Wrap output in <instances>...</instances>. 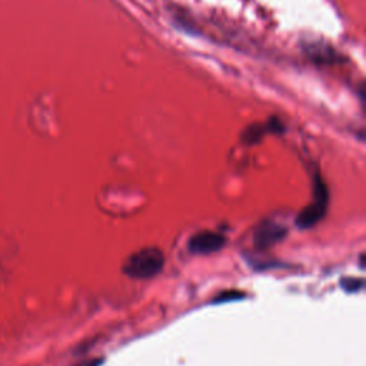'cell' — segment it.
<instances>
[{
	"label": "cell",
	"mask_w": 366,
	"mask_h": 366,
	"mask_svg": "<svg viewBox=\"0 0 366 366\" xmlns=\"http://www.w3.org/2000/svg\"><path fill=\"white\" fill-rule=\"evenodd\" d=\"M163 265V254L156 248H146L129 256L124 266V272L134 279H149L156 276Z\"/></svg>",
	"instance_id": "cell-1"
},
{
	"label": "cell",
	"mask_w": 366,
	"mask_h": 366,
	"mask_svg": "<svg viewBox=\"0 0 366 366\" xmlns=\"http://www.w3.org/2000/svg\"><path fill=\"white\" fill-rule=\"evenodd\" d=\"M328 199H329L328 189L322 179L318 176L315 180V201L300 212V215L296 219V225L300 229H308L317 225L326 212Z\"/></svg>",
	"instance_id": "cell-2"
},
{
	"label": "cell",
	"mask_w": 366,
	"mask_h": 366,
	"mask_svg": "<svg viewBox=\"0 0 366 366\" xmlns=\"http://www.w3.org/2000/svg\"><path fill=\"white\" fill-rule=\"evenodd\" d=\"M225 236L216 232H201L191 237L188 248L195 255H209L223 248L225 245Z\"/></svg>",
	"instance_id": "cell-3"
},
{
	"label": "cell",
	"mask_w": 366,
	"mask_h": 366,
	"mask_svg": "<svg viewBox=\"0 0 366 366\" xmlns=\"http://www.w3.org/2000/svg\"><path fill=\"white\" fill-rule=\"evenodd\" d=\"M285 235L286 230L281 225L273 222L262 223L255 232V245L258 248H269L278 243L281 239H283Z\"/></svg>",
	"instance_id": "cell-4"
},
{
	"label": "cell",
	"mask_w": 366,
	"mask_h": 366,
	"mask_svg": "<svg viewBox=\"0 0 366 366\" xmlns=\"http://www.w3.org/2000/svg\"><path fill=\"white\" fill-rule=\"evenodd\" d=\"M342 286L348 290V292H356L363 286V282L360 279H345L342 282Z\"/></svg>",
	"instance_id": "cell-5"
},
{
	"label": "cell",
	"mask_w": 366,
	"mask_h": 366,
	"mask_svg": "<svg viewBox=\"0 0 366 366\" xmlns=\"http://www.w3.org/2000/svg\"><path fill=\"white\" fill-rule=\"evenodd\" d=\"M243 295L242 293H239V292H225V293H222L219 297H216L215 299V302H225V300H232V299H239V297H242Z\"/></svg>",
	"instance_id": "cell-6"
},
{
	"label": "cell",
	"mask_w": 366,
	"mask_h": 366,
	"mask_svg": "<svg viewBox=\"0 0 366 366\" xmlns=\"http://www.w3.org/2000/svg\"><path fill=\"white\" fill-rule=\"evenodd\" d=\"M102 363L100 359H93V360H86V362H82L79 363L78 366H99Z\"/></svg>",
	"instance_id": "cell-7"
}]
</instances>
